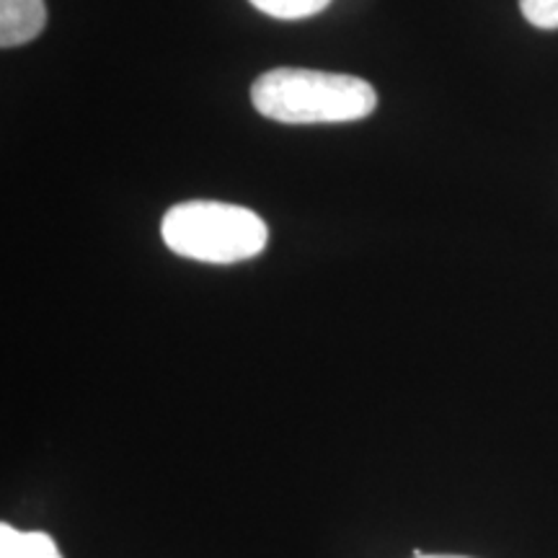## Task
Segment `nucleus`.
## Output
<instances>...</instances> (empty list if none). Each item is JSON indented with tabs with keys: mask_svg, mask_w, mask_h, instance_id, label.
Returning <instances> with one entry per match:
<instances>
[{
	"mask_svg": "<svg viewBox=\"0 0 558 558\" xmlns=\"http://www.w3.org/2000/svg\"><path fill=\"white\" fill-rule=\"evenodd\" d=\"M520 9L538 29H558V0H520Z\"/></svg>",
	"mask_w": 558,
	"mask_h": 558,
	"instance_id": "nucleus-6",
	"label": "nucleus"
},
{
	"mask_svg": "<svg viewBox=\"0 0 558 558\" xmlns=\"http://www.w3.org/2000/svg\"><path fill=\"white\" fill-rule=\"evenodd\" d=\"M0 558H62L58 543L39 530L0 525Z\"/></svg>",
	"mask_w": 558,
	"mask_h": 558,
	"instance_id": "nucleus-4",
	"label": "nucleus"
},
{
	"mask_svg": "<svg viewBox=\"0 0 558 558\" xmlns=\"http://www.w3.org/2000/svg\"><path fill=\"white\" fill-rule=\"evenodd\" d=\"M248 3L271 19L298 21L316 16V13L324 11L331 0H248Z\"/></svg>",
	"mask_w": 558,
	"mask_h": 558,
	"instance_id": "nucleus-5",
	"label": "nucleus"
},
{
	"mask_svg": "<svg viewBox=\"0 0 558 558\" xmlns=\"http://www.w3.org/2000/svg\"><path fill=\"white\" fill-rule=\"evenodd\" d=\"M251 101L259 114L282 124H339L373 114L378 94L354 75L277 68L254 81Z\"/></svg>",
	"mask_w": 558,
	"mask_h": 558,
	"instance_id": "nucleus-1",
	"label": "nucleus"
},
{
	"mask_svg": "<svg viewBox=\"0 0 558 558\" xmlns=\"http://www.w3.org/2000/svg\"><path fill=\"white\" fill-rule=\"evenodd\" d=\"M414 558H465V556H424L422 550H414Z\"/></svg>",
	"mask_w": 558,
	"mask_h": 558,
	"instance_id": "nucleus-7",
	"label": "nucleus"
},
{
	"mask_svg": "<svg viewBox=\"0 0 558 558\" xmlns=\"http://www.w3.org/2000/svg\"><path fill=\"white\" fill-rule=\"evenodd\" d=\"M47 26L45 0H0V45H29Z\"/></svg>",
	"mask_w": 558,
	"mask_h": 558,
	"instance_id": "nucleus-3",
	"label": "nucleus"
},
{
	"mask_svg": "<svg viewBox=\"0 0 558 558\" xmlns=\"http://www.w3.org/2000/svg\"><path fill=\"white\" fill-rule=\"evenodd\" d=\"M160 235L173 254L205 264H239L259 256L269 230L259 215L226 202H181L163 215Z\"/></svg>",
	"mask_w": 558,
	"mask_h": 558,
	"instance_id": "nucleus-2",
	"label": "nucleus"
}]
</instances>
